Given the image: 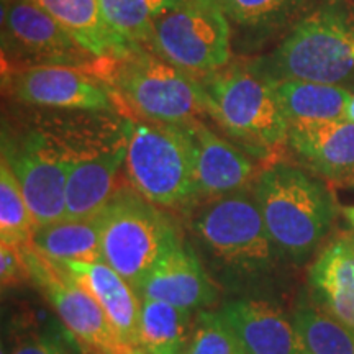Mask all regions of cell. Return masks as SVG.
I'll return each instance as SVG.
<instances>
[{"instance_id":"obj_10","label":"cell","mask_w":354,"mask_h":354,"mask_svg":"<svg viewBox=\"0 0 354 354\" xmlns=\"http://www.w3.org/2000/svg\"><path fill=\"white\" fill-rule=\"evenodd\" d=\"M2 156L19 180L37 230L66 216V190L76 154L43 131H30L12 143L2 136Z\"/></svg>"},{"instance_id":"obj_35","label":"cell","mask_w":354,"mask_h":354,"mask_svg":"<svg viewBox=\"0 0 354 354\" xmlns=\"http://www.w3.org/2000/svg\"><path fill=\"white\" fill-rule=\"evenodd\" d=\"M169 2H172V3H179L180 0H169Z\"/></svg>"},{"instance_id":"obj_22","label":"cell","mask_w":354,"mask_h":354,"mask_svg":"<svg viewBox=\"0 0 354 354\" xmlns=\"http://www.w3.org/2000/svg\"><path fill=\"white\" fill-rule=\"evenodd\" d=\"M33 246L48 258L66 261H104L100 212L86 218H61L35 232Z\"/></svg>"},{"instance_id":"obj_24","label":"cell","mask_w":354,"mask_h":354,"mask_svg":"<svg viewBox=\"0 0 354 354\" xmlns=\"http://www.w3.org/2000/svg\"><path fill=\"white\" fill-rule=\"evenodd\" d=\"M230 21L256 38L269 37L294 25L312 0H221Z\"/></svg>"},{"instance_id":"obj_8","label":"cell","mask_w":354,"mask_h":354,"mask_svg":"<svg viewBox=\"0 0 354 354\" xmlns=\"http://www.w3.org/2000/svg\"><path fill=\"white\" fill-rule=\"evenodd\" d=\"M232 26L221 0H180L156 20L153 53L194 77L228 66Z\"/></svg>"},{"instance_id":"obj_21","label":"cell","mask_w":354,"mask_h":354,"mask_svg":"<svg viewBox=\"0 0 354 354\" xmlns=\"http://www.w3.org/2000/svg\"><path fill=\"white\" fill-rule=\"evenodd\" d=\"M289 123L343 120L351 92L339 84L271 81Z\"/></svg>"},{"instance_id":"obj_2","label":"cell","mask_w":354,"mask_h":354,"mask_svg":"<svg viewBox=\"0 0 354 354\" xmlns=\"http://www.w3.org/2000/svg\"><path fill=\"white\" fill-rule=\"evenodd\" d=\"M268 81L339 84L354 74V6L318 0L269 55L245 63Z\"/></svg>"},{"instance_id":"obj_3","label":"cell","mask_w":354,"mask_h":354,"mask_svg":"<svg viewBox=\"0 0 354 354\" xmlns=\"http://www.w3.org/2000/svg\"><path fill=\"white\" fill-rule=\"evenodd\" d=\"M253 192L266 228L286 259L295 266L307 263L338 214L328 184L304 167L276 161L259 171Z\"/></svg>"},{"instance_id":"obj_32","label":"cell","mask_w":354,"mask_h":354,"mask_svg":"<svg viewBox=\"0 0 354 354\" xmlns=\"http://www.w3.org/2000/svg\"><path fill=\"white\" fill-rule=\"evenodd\" d=\"M343 120L354 123V94H351V99H349V102H348L346 110H344Z\"/></svg>"},{"instance_id":"obj_13","label":"cell","mask_w":354,"mask_h":354,"mask_svg":"<svg viewBox=\"0 0 354 354\" xmlns=\"http://www.w3.org/2000/svg\"><path fill=\"white\" fill-rule=\"evenodd\" d=\"M218 290L196 248L183 240L151 269L140 294L192 313L218 302Z\"/></svg>"},{"instance_id":"obj_16","label":"cell","mask_w":354,"mask_h":354,"mask_svg":"<svg viewBox=\"0 0 354 354\" xmlns=\"http://www.w3.org/2000/svg\"><path fill=\"white\" fill-rule=\"evenodd\" d=\"M218 313L236 333L246 354H305L292 317L272 300L232 299Z\"/></svg>"},{"instance_id":"obj_20","label":"cell","mask_w":354,"mask_h":354,"mask_svg":"<svg viewBox=\"0 0 354 354\" xmlns=\"http://www.w3.org/2000/svg\"><path fill=\"white\" fill-rule=\"evenodd\" d=\"M69 33L88 55L97 59H122L140 50L128 44L110 28L100 0H35Z\"/></svg>"},{"instance_id":"obj_26","label":"cell","mask_w":354,"mask_h":354,"mask_svg":"<svg viewBox=\"0 0 354 354\" xmlns=\"http://www.w3.org/2000/svg\"><path fill=\"white\" fill-rule=\"evenodd\" d=\"M290 317L305 354H354V330L335 320L315 304L300 302Z\"/></svg>"},{"instance_id":"obj_7","label":"cell","mask_w":354,"mask_h":354,"mask_svg":"<svg viewBox=\"0 0 354 354\" xmlns=\"http://www.w3.org/2000/svg\"><path fill=\"white\" fill-rule=\"evenodd\" d=\"M110 76L117 94L141 120L180 125L207 113L201 81L151 51L117 59Z\"/></svg>"},{"instance_id":"obj_31","label":"cell","mask_w":354,"mask_h":354,"mask_svg":"<svg viewBox=\"0 0 354 354\" xmlns=\"http://www.w3.org/2000/svg\"><path fill=\"white\" fill-rule=\"evenodd\" d=\"M110 354H146L140 346H131V344H122Z\"/></svg>"},{"instance_id":"obj_14","label":"cell","mask_w":354,"mask_h":354,"mask_svg":"<svg viewBox=\"0 0 354 354\" xmlns=\"http://www.w3.org/2000/svg\"><path fill=\"white\" fill-rule=\"evenodd\" d=\"M184 125L196 148V176L201 202L238 192L254 184L259 172L250 153L221 138L198 118L185 122Z\"/></svg>"},{"instance_id":"obj_19","label":"cell","mask_w":354,"mask_h":354,"mask_svg":"<svg viewBox=\"0 0 354 354\" xmlns=\"http://www.w3.org/2000/svg\"><path fill=\"white\" fill-rule=\"evenodd\" d=\"M308 282L317 307L354 330V248L346 234L323 246L310 266Z\"/></svg>"},{"instance_id":"obj_28","label":"cell","mask_w":354,"mask_h":354,"mask_svg":"<svg viewBox=\"0 0 354 354\" xmlns=\"http://www.w3.org/2000/svg\"><path fill=\"white\" fill-rule=\"evenodd\" d=\"M185 354H246V351L218 310H201L194 322L192 338Z\"/></svg>"},{"instance_id":"obj_27","label":"cell","mask_w":354,"mask_h":354,"mask_svg":"<svg viewBox=\"0 0 354 354\" xmlns=\"http://www.w3.org/2000/svg\"><path fill=\"white\" fill-rule=\"evenodd\" d=\"M37 225L10 165L0 161V245H33Z\"/></svg>"},{"instance_id":"obj_17","label":"cell","mask_w":354,"mask_h":354,"mask_svg":"<svg viewBox=\"0 0 354 354\" xmlns=\"http://www.w3.org/2000/svg\"><path fill=\"white\" fill-rule=\"evenodd\" d=\"M127 135L112 146L77 154L66 190V218L94 216L115 194L117 176L127 159Z\"/></svg>"},{"instance_id":"obj_33","label":"cell","mask_w":354,"mask_h":354,"mask_svg":"<svg viewBox=\"0 0 354 354\" xmlns=\"http://www.w3.org/2000/svg\"><path fill=\"white\" fill-rule=\"evenodd\" d=\"M343 215L344 218H346V221L351 227L354 228V205H349V207H344L343 209Z\"/></svg>"},{"instance_id":"obj_1","label":"cell","mask_w":354,"mask_h":354,"mask_svg":"<svg viewBox=\"0 0 354 354\" xmlns=\"http://www.w3.org/2000/svg\"><path fill=\"white\" fill-rule=\"evenodd\" d=\"M189 227L207 272L233 299H269L282 284L289 261L266 228L253 187L201 202Z\"/></svg>"},{"instance_id":"obj_23","label":"cell","mask_w":354,"mask_h":354,"mask_svg":"<svg viewBox=\"0 0 354 354\" xmlns=\"http://www.w3.org/2000/svg\"><path fill=\"white\" fill-rule=\"evenodd\" d=\"M192 313L154 299H143L138 346L146 354H185L192 338Z\"/></svg>"},{"instance_id":"obj_29","label":"cell","mask_w":354,"mask_h":354,"mask_svg":"<svg viewBox=\"0 0 354 354\" xmlns=\"http://www.w3.org/2000/svg\"><path fill=\"white\" fill-rule=\"evenodd\" d=\"M0 281L2 289H13L32 282L21 248L0 245Z\"/></svg>"},{"instance_id":"obj_11","label":"cell","mask_w":354,"mask_h":354,"mask_svg":"<svg viewBox=\"0 0 354 354\" xmlns=\"http://www.w3.org/2000/svg\"><path fill=\"white\" fill-rule=\"evenodd\" d=\"M32 284L55 308L64 328L84 349L110 354L120 339L94 295L59 261L48 258L33 245L21 248Z\"/></svg>"},{"instance_id":"obj_4","label":"cell","mask_w":354,"mask_h":354,"mask_svg":"<svg viewBox=\"0 0 354 354\" xmlns=\"http://www.w3.org/2000/svg\"><path fill=\"white\" fill-rule=\"evenodd\" d=\"M197 79L207 115L246 153L269 159L287 148L289 122L271 81L246 64H228Z\"/></svg>"},{"instance_id":"obj_15","label":"cell","mask_w":354,"mask_h":354,"mask_svg":"<svg viewBox=\"0 0 354 354\" xmlns=\"http://www.w3.org/2000/svg\"><path fill=\"white\" fill-rule=\"evenodd\" d=\"M287 148L312 174L333 183H354V123H289Z\"/></svg>"},{"instance_id":"obj_5","label":"cell","mask_w":354,"mask_h":354,"mask_svg":"<svg viewBox=\"0 0 354 354\" xmlns=\"http://www.w3.org/2000/svg\"><path fill=\"white\" fill-rule=\"evenodd\" d=\"M127 177L130 185L161 209H194L201 202L196 148L184 123L128 120Z\"/></svg>"},{"instance_id":"obj_6","label":"cell","mask_w":354,"mask_h":354,"mask_svg":"<svg viewBox=\"0 0 354 354\" xmlns=\"http://www.w3.org/2000/svg\"><path fill=\"white\" fill-rule=\"evenodd\" d=\"M100 220L104 261L138 294L154 266L184 240L176 221L131 185L115 190Z\"/></svg>"},{"instance_id":"obj_18","label":"cell","mask_w":354,"mask_h":354,"mask_svg":"<svg viewBox=\"0 0 354 354\" xmlns=\"http://www.w3.org/2000/svg\"><path fill=\"white\" fill-rule=\"evenodd\" d=\"M61 264L94 295L120 343L138 346L143 297L135 287L105 261H66Z\"/></svg>"},{"instance_id":"obj_12","label":"cell","mask_w":354,"mask_h":354,"mask_svg":"<svg viewBox=\"0 0 354 354\" xmlns=\"http://www.w3.org/2000/svg\"><path fill=\"white\" fill-rule=\"evenodd\" d=\"M15 100L46 109L112 110L115 99L92 71L73 66H38L3 74Z\"/></svg>"},{"instance_id":"obj_25","label":"cell","mask_w":354,"mask_h":354,"mask_svg":"<svg viewBox=\"0 0 354 354\" xmlns=\"http://www.w3.org/2000/svg\"><path fill=\"white\" fill-rule=\"evenodd\" d=\"M169 0H100L110 28L136 50H151L156 20L171 7Z\"/></svg>"},{"instance_id":"obj_30","label":"cell","mask_w":354,"mask_h":354,"mask_svg":"<svg viewBox=\"0 0 354 354\" xmlns=\"http://www.w3.org/2000/svg\"><path fill=\"white\" fill-rule=\"evenodd\" d=\"M10 354H71V348L63 336L50 331L24 336L13 344Z\"/></svg>"},{"instance_id":"obj_9","label":"cell","mask_w":354,"mask_h":354,"mask_svg":"<svg viewBox=\"0 0 354 354\" xmlns=\"http://www.w3.org/2000/svg\"><path fill=\"white\" fill-rule=\"evenodd\" d=\"M3 74L38 66H73L95 74L84 50L35 0H2Z\"/></svg>"},{"instance_id":"obj_34","label":"cell","mask_w":354,"mask_h":354,"mask_svg":"<svg viewBox=\"0 0 354 354\" xmlns=\"http://www.w3.org/2000/svg\"><path fill=\"white\" fill-rule=\"evenodd\" d=\"M346 236H348L349 243H351V246L354 248V232H353V233H346Z\"/></svg>"}]
</instances>
